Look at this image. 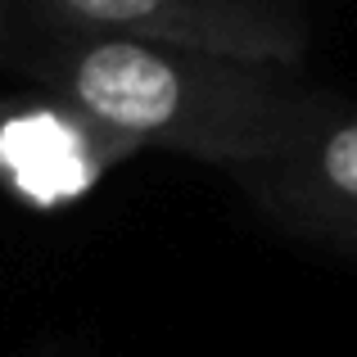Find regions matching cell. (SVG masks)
Returning <instances> with one entry per match:
<instances>
[{
  "label": "cell",
  "mask_w": 357,
  "mask_h": 357,
  "mask_svg": "<svg viewBox=\"0 0 357 357\" xmlns=\"http://www.w3.org/2000/svg\"><path fill=\"white\" fill-rule=\"evenodd\" d=\"M59 82L68 105L118 136L222 172L285 145L331 100L303 63L118 32H91L68 45Z\"/></svg>",
  "instance_id": "obj_1"
},
{
  "label": "cell",
  "mask_w": 357,
  "mask_h": 357,
  "mask_svg": "<svg viewBox=\"0 0 357 357\" xmlns=\"http://www.w3.org/2000/svg\"><path fill=\"white\" fill-rule=\"evenodd\" d=\"M227 176L276 231L357 258V109L331 96L285 145Z\"/></svg>",
  "instance_id": "obj_2"
},
{
  "label": "cell",
  "mask_w": 357,
  "mask_h": 357,
  "mask_svg": "<svg viewBox=\"0 0 357 357\" xmlns=\"http://www.w3.org/2000/svg\"><path fill=\"white\" fill-rule=\"evenodd\" d=\"M86 32L149 36L222 54L303 63L312 18L303 0H54Z\"/></svg>",
  "instance_id": "obj_3"
}]
</instances>
